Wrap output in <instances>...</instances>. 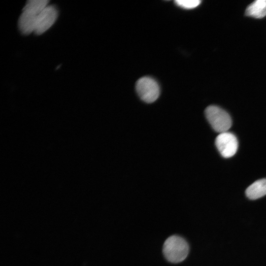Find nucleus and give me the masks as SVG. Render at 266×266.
<instances>
[{"instance_id": "1", "label": "nucleus", "mask_w": 266, "mask_h": 266, "mask_svg": "<svg viewBox=\"0 0 266 266\" xmlns=\"http://www.w3.org/2000/svg\"><path fill=\"white\" fill-rule=\"evenodd\" d=\"M163 252L167 261L172 263H178L187 257L189 253V245L181 236L172 235L165 241Z\"/></svg>"}, {"instance_id": "2", "label": "nucleus", "mask_w": 266, "mask_h": 266, "mask_svg": "<svg viewBox=\"0 0 266 266\" xmlns=\"http://www.w3.org/2000/svg\"><path fill=\"white\" fill-rule=\"evenodd\" d=\"M205 115L212 128L217 132H226L232 126V121L230 115L219 106H207L205 110Z\"/></svg>"}, {"instance_id": "3", "label": "nucleus", "mask_w": 266, "mask_h": 266, "mask_svg": "<svg viewBox=\"0 0 266 266\" xmlns=\"http://www.w3.org/2000/svg\"><path fill=\"white\" fill-rule=\"evenodd\" d=\"M135 88L140 98L147 103L154 102L160 95L158 83L150 77L145 76L139 79L136 83Z\"/></svg>"}, {"instance_id": "4", "label": "nucleus", "mask_w": 266, "mask_h": 266, "mask_svg": "<svg viewBox=\"0 0 266 266\" xmlns=\"http://www.w3.org/2000/svg\"><path fill=\"white\" fill-rule=\"evenodd\" d=\"M215 145L221 155L226 158L233 156L238 148V141L236 136L232 133H220L216 138Z\"/></svg>"}, {"instance_id": "5", "label": "nucleus", "mask_w": 266, "mask_h": 266, "mask_svg": "<svg viewBox=\"0 0 266 266\" xmlns=\"http://www.w3.org/2000/svg\"><path fill=\"white\" fill-rule=\"evenodd\" d=\"M58 15V10L54 5H47L37 16L34 33L40 35L44 33L54 24Z\"/></svg>"}, {"instance_id": "6", "label": "nucleus", "mask_w": 266, "mask_h": 266, "mask_svg": "<svg viewBox=\"0 0 266 266\" xmlns=\"http://www.w3.org/2000/svg\"><path fill=\"white\" fill-rule=\"evenodd\" d=\"M38 15L29 10H23L18 22L19 29L23 34L28 35L34 32Z\"/></svg>"}, {"instance_id": "7", "label": "nucleus", "mask_w": 266, "mask_h": 266, "mask_svg": "<svg viewBox=\"0 0 266 266\" xmlns=\"http://www.w3.org/2000/svg\"><path fill=\"white\" fill-rule=\"evenodd\" d=\"M246 195L250 200H256L266 195V179L256 181L246 190Z\"/></svg>"}, {"instance_id": "8", "label": "nucleus", "mask_w": 266, "mask_h": 266, "mask_svg": "<svg viewBox=\"0 0 266 266\" xmlns=\"http://www.w3.org/2000/svg\"><path fill=\"white\" fill-rule=\"evenodd\" d=\"M247 16L262 18L266 16V0H257L249 4L246 9Z\"/></svg>"}, {"instance_id": "9", "label": "nucleus", "mask_w": 266, "mask_h": 266, "mask_svg": "<svg viewBox=\"0 0 266 266\" xmlns=\"http://www.w3.org/2000/svg\"><path fill=\"white\" fill-rule=\"evenodd\" d=\"M49 0H30L27 1L23 10H27L37 14L48 5Z\"/></svg>"}, {"instance_id": "10", "label": "nucleus", "mask_w": 266, "mask_h": 266, "mask_svg": "<svg viewBox=\"0 0 266 266\" xmlns=\"http://www.w3.org/2000/svg\"><path fill=\"white\" fill-rule=\"evenodd\" d=\"M176 4L182 8L192 9L197 7L201 2L200 0H176Z\"/></svg>"}]
</instances>
